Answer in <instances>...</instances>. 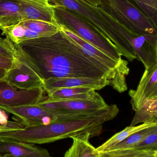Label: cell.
I'll list each match as a JSON object with an SVG mask.
<instances>
[{
    "label": "cell",
    "mask_w": 157,
    "mask_h": 157,
    "mask_svg": "<svg viewBox=\"0 0 157 157\" xmlns=\"http://www.w3.org/2000/svg\"><path fill=\"white\" fill-rule=\"evenodd\" d=\"M17 44V43H16ZM25 51L44 80L51 78H106L120 93L127 90L126 79L90 58L62 29L53 36L22 40Z\"/></svg>",
    "instance_id": "6da1fadb"
},
{
    "label": "cell",
    "mask_w": 157,
    "mask_h": 157,
    "mask_svg": "<svg viewBox=\"0 0 157 157\" xmlns=\"http://www.w3.org/2000/svg\"><path fill=\"white\" fill-rule=\"evenodd\" d=\"M119 112L117 105L112 104L90 116L48 125L29 127L21 125L15 128L0 126V140L43 144L86 133L96 137L101 133L103 124L114 119Z\"/></svg>",
    "instance_id": "7a4b0ae2"
},
{
    "label": "cell",
    "mask_w": 157,
    "mask_h": 157,
    "mask_svg": "<svg viewBox=\"0 0 157 157\" xmlns=\"http://www.w3.org/2000/svg\"><path fill=\"white\" fill-rule=\"evenodd\" d=\"M52 5L59 6L78 15L89 25L114 44L122 56L128 58L132 48L127 40L105 21L100 13L99 6H95L83 0H49Z\"/></svg>",
    "instance_id": "3957f363"
},
{
    "label": "cell",
    "mask_w": 157,
    "mask_h": 157,
    "mask_svg": "<svg viewBox=\"0 0 157 157\" xmlns=\"http://www.w3.org/2000/svg\"><path fill=\"white\" fill-rule=\"evenodd\" d=\"M53 6L55 19L62 28L73 32L115 61L120 63L124 61L122 58V55L118 48L85 20L63 6Z\"/></svg>",
    "instance_id": "277c9868"
},
{
    "label": "cell",
    "mask_w": 157,
    "mask_h": 157,
    "mask_svg": "<svg viewBox=\"0 0 157 157\" xmlns=\"http://www.w3.org/2000/svg\"><path fill=\"white\" fill-rule=\"evenodd\" d=\"M99 6L132 33L141 36L157 35L153 22L130 0H100Z\"/></svg>",
    "instance_id": "5b68a950"
},
{
    "label": "cell",
    "mask_w": 157,
    "mask_h": 157,
    "mask_svg": "<svg viewBox=\"0 0 157 157\" xmlns=\"http://www.w3.org/2000/svg\"><path fill=\"white\" fill-rule=\"evenodd\" d=\"M0 109L13 115L15 121L24 127L47 125L53 123L78 119L84 114L78 113L52 111L38 104L21 107H9L0 105Z\"/></svg>",
    "instance_id": "8992f818"
},
{
    "label": "cell",
    "mask_w": 157,
    "mask_h": 157,
    "mask_svg": "<svg viewBox=\"0 0 157 157\" xmlns=\"http://www.w3.org/2000/svg\"><path fill=\"white\" fill-rule=\"evenodd\" d=\"M13 43L15 52L13 63L4 80L19 89L43 88L44 79L33 62L18 44Z\"/></svg>",
    "instance_id": "52a82bcc"
},
{
    "label": "cell",
    "mask_w": 157,
    "mask_h": 157,
    "mask_svg": "<svg viewBox=\"0 0 157 157\" xmlns=\"http://www.w3.org/2000/svg\"><path fill=\"white\" fill-rule=\"evenodd\" d=\"M113 28L131 45L145 70L151 68L156 62L157 35H136L126 30L118 23Z\"/></svg>",
    "instance_id": "ba28073f"
},
{
    "label": "cell",
    "mask_w": 157,
    "mask_h": 157,
    "mask_svg": "<svg viewBox=\"0 0 157 157\" xmlns=\"http://www.w3.org/2000/svg\"><path fill=\"white\" fill-rule=\"evenodd\" d=\"M42 87L31 90L19 89L0 80V105L21 107L37 104L43 97Z\"/></svg>",
    "instance_id": "9c48e42d"
},
{
    "label": "cell",
    "mask_w": 157,
    "mask_h": 157,
    "mask_svg": "<svg viewBox=\"0 0 157 157\" xmlns=\"http://www.w3.org/2000/svg\"><path fill=\"white\" fill-rule=\"evenodd\" d=\"M61 28L63 31L75 41L80 47L84 53L90 58L101 63L112 71L125 75L129 74L130 70L128 67V62L124 60L122 63L115 61L108 54L85 41L73 32L63 28L61 27Z\"/></svg>",
    "instance_id": "30bf717a"
},
{
    "label": "cell",
    "mask_w": 157,
    "mask_h": 157,
    "mask_svg": "<svg viewBox=\"0 0 157 157\" xmlns=\"http://www.w3.org/2000/svg\"><path fill=\"white\" fill-rule=\"evenodd\" d=\"M112 83L106 78H51L44 80L43 89L46 93L65 88L86 87L99 90Z\"/></svg>",
    "instance_id": "8fae6325"
},
{
    "label": "cell",
    "mask_w": 157,
    "mask_h": 157,
    "mask_svg": "<svg viewBox=\"0 0 157 157\" xmlns=\"http://www.w3.org/2000/svg\"><path fill=\"white\" fill-rule=\"evenodd\" d=\"M157 83V60L152 67L145 70L136 89L129 91L131 104L135 111L140 109L149 99Z\"/></svg>",
    "instance_id": "7c38bea8"
},
{
    "label": "cell",
    "mask_w": 157,
    "mask_h": 157,
    "mask_svg": "<svg viewBox=\"0 0 157 157\" xmlns=\"http://www.w3.org/2000/svg\"><path fill=\"white\" fill-rule=\"evenodd\" d=\"M17 1L22 10L24 20H42L58 24L54 15V6L49 0Z\"/></svg>",
    "instance_id": "4fadbf2b"
},
{
    "label": "cell",
    "mask_w": 157,
    "mask_h": 157,
    "mask_svg": "<svg viewBox=\"0 0 157 157\" xmlns=\"http://www.w3.org/2000/svg\"><path fill=\"white\" fill-rule=\"evenodd\" d=\"M22 157H53L47 149L35 144L11 140H0V155Z\"/></svg>",
    "instance_id": "5bb4252c"
},
{
    "label": "cell",
    "mask_w": 157,
    "mask_h": 157,
    "mask_svg": "<svg viewBox=\"0 0 157 157\" xmlns=\"http://www.w3.org/2000/svg\"><path fill=\"white\" fill-rule=\"evenodd\" d=\"M95 90L91 88L86 87L60 89L48 93L46 98L43 97L41 100L58 102L94 99L100 96Z\"/></svg>",
    "instance_id": "9a60e30c"
},
{
    "label": "cell",
    "mask_w": 157,
    "mask_h": 157,
    "mask_svg": "<svg viewBox=\"0 0 157 157\" xmlns=\"http://www.w3.org/2000/svg\"><path fill=\"white\" fill-rule=\"evenodd\" d=\"M56 102L61 106L63 111L78 113H94L109 106L101 96L94 99Z\"/></svg>",
    "instance_id": "2e32d148"
},
{
    "label": "cell",
    "mask_w": 157,
    "mask_h": 157,
    "mask_svg": "<svg viewBox=\"0 0 157 157\" xmlns=\"http://www.w3.org/2000/svg\"><path fill=\"white\" fill-rule=\"evenodd\" d=\"M24 21L17 0H0V30Z\"/></svg>",
    "instance_id": "e0dca14e"
},
{
    "label": "cell",
    "mask_w": 157,
    "mask_h": 157,
    "mask_svg": "<svg viewBox=\"0 0 157 157\" xmlns=\"http://www.w3.org/2000/svg\"><path fill=\"white\" fill-rule=\"evenodd\" d=\"M92 137L90 133L72 137V145L63 157H100L99 152L90 142Z\"/></svg>",
    "instance_id": "ac0fdd59"
},
{
    "label": "cell",
    "mask_w": 157,
    "mask_h": 157,
    "mask_svg": "<svg viewBox=\"0 0 157 157\" xmlns=\"http://www.w3.org/2000/svg\"><path fill=\"white\" fill-rule=\"evenodd\" d=\"M156 125H157V121L154 120V121L144 123L142 124L136 125V126L130 125L126 127L125 129L121 132L115 134L101 145L96 148V149L98 152L107 151L110 148L115 146L121 142H122L133 134L146 128L155 126Z\"/></svg>",
    "instance_id": "d6986e66"
},
{
    "label": "cell",
    "mask_w": 157,
    "mask_h": 157,
    "mask_svg": "<svg viewBox=\"0 0 157 157\" xmlns=\"http://www.w3.org/2000/svg\"><path fill=\"white\" fill-rule=\"evenodd\" d=\"M19 23L23 26L38 33L42 37L53 36L62 29L58 24L42 20L28 19Z\"/></svg>",
    "instance_id": "ffe728a7"
},
{
    "label": "cell",
    "mask_w": 157,
    "mask_h": 157,
    "mask_svg": "<svg viewBox=\"0 0 157 157\" xmlns=\"http://www.w3.org/2000/svg\"><path fill=\"white\" fill-rule=\"evenodd\" d=\"M157 118V98L146 101L142 107L136 111L131 125L136 126L139 124L154 121Z\"/></svg>",
    "instance_id": "44dd1931"
},
{
    "label": "cell",
    "mask_w": 157,
    "mask_h": 157,
    "mask_svg": "<svg viewBox=\"0 0 157 157\" xmlns=\"http://www.w3.org/2000/svg\"><path fill=\"white\" fill-rule=\"evenodd\" d=\"M157 129V125L136 132L107 151L133 148L137 144L141 143L146 137L155 132Z\"/></svg>",
    "instance_id": "7402d4cb"
},
{
    "label": "cell",
    "mask_w": 157,
    "mask_h": 157,
    "mask_svg": "<svg viewBox=\"0 0 157 157\" xmlns=\"http://www.w3.org/2000/svg\"><path fill=\"white\" fill-rule=\"evenodd\" d=\"M135 5L148 17L157 29V0H132Z\"/></svg>",
    "instance_id": "603a6c76"
},
{
    "label": "cell",
    "mask_w": 157,
    "mask_h": 157,
    "mask_svg": "<svg viewBox=\"0 0 157 157\" xmlns=\"http://www.w3.org/2000/svg\"><path fill=\"white\" fill-rule=\"evenodd\" d=\"M154 120L157 121V118ZM133 148L148 152H157V129Z\"/></svg>",
    "instance_id": "cb8c5ba5"
},
{
    "label": "cell",
    "mask_w": 157,
    "mask_h": 157,
    "mask_svg": "<svg viewBox=\"0 0 157 157\" xmlns=\"http://www.w3.org/2000/svg\"><path fill=\"white\" fill-rule=\"evenodd\" d=\"M15 53L13 42L6 38H3L0 36V54L13 59Z\"/></svg>",
    "instance_id": "d4e9b609"
},
{
    "label": "cell",
    "mask_w": 157,
    "mask_h": 157,
    "mask_svg": "<svg viewBox=\"0 0 157 157\" xmlns=\"http://www.w3.org/2000/svg\"><path fill=\"white\" fill-rule=\"evenodd\" d=\"M14 59L0 54V68L6 71L12 68L13 63Z\"/></svg>",
    "instance_id": "484cf974"
},
{
    "label": "cell",
    "mask_w": 157,
    "mask_h": 157,
    "mask_svg": "<svg viewBox=\"0 0 157 157\" xmlns=\"http://www.w3.org/2000/svg\"><path fill=\"white\" fill-rule=\"evenodd\" d=\"M24 36L23 38L18 41V44L19 42L22 41V40H26L38 38L42 37L41 35L39 34L38 33H36L34 31H32L30 29L24 27Z\"/></svg>",
    "instance_id": "4316f807"
},
{
    "label": "cell",
    "mask_w": 157,
    "mask_h": 157,
    "mask_svg": "<svg viewBox=\"0 0 157 157\" xmlns=\"http://www.w3.org/2000/svg\"><path fill=\"white\" fill-rule=\"evenodd\" d=\"M7 116L4 113L3 110L0 109V126H6L9 123Z\"/></svg>",
    "instance_id": "83f0119b"
},
{
    "label": "cell",
    "mask_w": 157,
    "mask_h": 157,
    "mask_svg": "<svg viewBox=\"0 0 157 157\" xmlns=\"http://www.w3.org/2000/svg\"><path fill=\"white\" fill-rule=\"evenodd\" d=\"M157 152H150L145 155H142L136 157H157Z\"/></svg>",
    "instance_id": "f1b7e54d"
},
{
    "label": "cell",
    "mask_w": 157,
    "mask_h": 157,
    "mask_svg": "<svg viewBox=\"0 0 157 157\" xmlns=\"http://www.w3.org/2000/svg\"><path fill=\"white\" fill-rule=\"evenodd\" d=\"M157 83L155 86L154 88L153 89V91H152V94L150 96V98L149 99H157Z\"/></svg>",
    "instance_id": "f546056e"
},
{
    "label": "cell",
    "mask_w": 157,
    "mask_h": 157,
    "mask_svg": "<svg viewBox=\"0 0 157 157\" xmlns=\"http://www.w3.org/2000/svg\"><path fill=\"white\" fill-rule=\"evenodd\" d=\"M6 73V71L5 70L0 68V80L4 79Z\"/></svg>",
    "instance_id": "4dcf8cb0"
},
{
    "label": "cell",
    "mask_w": 157,
    "mask_h": 157,
    "mask_svg": "<svg viewBox=\"0 0 157 157\" xmlns=\"http://www.w3.org/2000/svg\"><path fill=\"white\" fill-rule=\"evenodd\" d=\"M2 157H22L13 155H10V154H5V155H2Z\"/></svg>",
    "instance_id": "1f68e13d"
},
{
    "label": "cell",
    "mask_w": 157,
    "mask_h": 157,
    "mask_svg": "<svg viewBox=\"0 0 157 157\" xmlns=\"http://www.w3.org/2000/svg\"><path fill=\"white\" fill-rule=\"evenodd\" d=\"M0 157H2V155H0Z\"/></svg>",
    "instance_id": "d6a6232c"
},
{
    "label": "cell",
    "mask_w": 157,
    "mask_h": 157,
    "mask_svg": "<svg viewBox=\"0 0 157 157\" xmlns=\"http://www.w3.org/2000/svg\"></svg>",
    "instance_id": "836d02e7"
}]
</instances>
